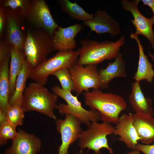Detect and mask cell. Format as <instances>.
<instances>
[{"instance_id": "7402d4cb", "label": "cell", "mask_w": 154, "mask_h": 154, "mask_svg": "<svg viewBox=\"0 0 154 154\" xmlns=\"http://www.w3.org/2000/svg\"><path fill=\"white\" fill-rule=\"evenodd\" d=\"M31 70L25 59L17 78L14 93L9 99L10 106L21 107L26 83L27 79L29 78Z\"/></svg>"}, {"instance_id": "ac0fdd59", "label": "cell", "mask_w": 154, "mask_h": 154, "mask_svg": "<svg viewBox=\"0 0 154 154\" xmlns=\"http://www.w3.org/2000/svg\"><path fill=\"white\" fill-rule=\"evenodd\" d=\"M130 38L135 40L139 48V59L137 70L133 76V79L135 81L140 82L143 80L148 82H151L154 77V71L153 66L149 60L147 56L145 55L144 51L143 46L142 45L138 36L134 33H131Z\"/></svg>"}, {"instance_id": "9a60e30c", "label": "cell", "mask_w": 154, "mask_h": 154, "mask_svg": "<svg viewBox=\"0 0 154 154\" xmlns=\"http://www.w3.org/2000/svg\"><path fill=\"white\" fill-rule=\"evenodd\" d=\"M133 114L131 113L122 114L119 117L113 134L115 135H118V139L120 141L133 150L136 149L137 141L140 139L133 126Z\"/></svg>"}, {"instance_id": "30bf717a", "label": "cell", "mask_w": 154, "mask_h": 154, "mask_svg": "<svg viewBox=\"0 0 154 154\" xmlns=\"http://www.w3.org/2000/svg\"><path fill=\"white\" fill-rule=\"evenodd\" d=\"M63 119L56 120V129L61 135L62 143L58 154H69L70 146L78 139L82 131V123L78 118L69 114H65Z\"/></svg>"}, {"instance_id": "d6a6232c", "label": "cell", "mask_w": 154, "mask_h": 154, "mask_svg": "<svg viewBox=\"0 0 154 154\" xmlns=\"http://www.w3.org/2000/svg\"><path fill=\"white\" fill-rule=\"evenodd\" d=\"M7 121L6 115L0 111V125Z\"/></svg>"}, {"instance_id": "9c48e42d", "label": "cell", "mask_w": 154, "mask_h": 154, "mask_svg": "<svg viewBox=\"0 0 154 154\" xmlns=\"http://www.w3.org/2000/svg\"><path fill=\"white\" fill-rule=\"evenodd\" d=\"M140 0H122L121 3L123 9L129 11L132 15L133 19L131 22L136 29L134 34L137 36L141 35L149 40L152 48H154V32L153 26L154 18H148L143 16L140 12L138 6Z\"/></svg>"}, {"instance_id": "5bb4252c", "label": "cell", "mask_w": 154, "mask_h": 154, "mask_svg": "<svg viewBox=\"0 0 154 154\" xmlns=\"http://www.w3.org/2000/svg\"><path fill=\"white\" fill-rule=\"evenodd\" d=\"M83 26L78 23L65 28L59 26L52 37L54 49L60 51L75 48L77 44L75 37L83 29Z\"/></svg>"}, {"instance_id": "3957f363", "label": "cell", "mask_w": 154, "mask_h": 154, "mask_svg": "<svg viewBox=\"0 0 154 154\" xmlns=\"http://www.w3.org/2000/svg\"><path fill=\"white\" fill-rule=\"evenodd\" d=\"M58 96L44 86L32 82L25 89L21 107L25 112L34 111L56 120L54 110L57 109Z\"/></svg>"}, {"instance_id": "83f0119b", "label": "cell", "mask_w": 154, "mask_h": 154, "mask_svg": "<svg viewBox=\"0 0 154 154\" xmlns=\"http://www.w3.org/2000/svg\"><path fill=\"white\" fill-rule=\"evenodd\" d=\"M30 4L29 1L23 0H8L5 1L4 5L13 9L20 8L22 11L25 12L28 10Z\"/></svg>"}, {"instance_id": "4fadbf2b", "label": "cell", "mask_w": 154, "mask_h": 154, "mask_svg": "<svg viewBox=\"0 0 154 154\" xmlns=\"http://www.w3.org/2000/svg\"><path fill=\"white\" fill-rule=\"evenodd\" d=\"M30 16L32 21L42 28L52 37L59 26L54 20L49 8L43 0H36L30 5Z\"/></svg>"}, {"instance_id": "4316f807", "label": "cell", "mask_w": 154, "mask_h": 154, "mask_svg": "<svg viewBox=\"0 0 154 154\" xmlns=\"http://www.w3.org/2000/svg\"><path fill=\"white\" fill-rule=\"evenodd\" d=\"M16 127L7 121H6L0 125V144L1 146L7 143L9 139L12 141L17 137L18 132Z\"/></svg>"}, {"instance_id": "7a4b0ae2", "label": "cell", "mask_w": 154, "mask_h": 154, "mask_svg": "<svg viewBox=\"0 0 154 154\" xmlns=\"http://www.w3.org/2000/svg\"><path fill=\"white\" fill-rule=\"evenodd\" d=\"M125 41L124 35L116 41L108 40L102 42L86 39L81 40L80 41L81 46L77 50L79 56L76 64L83 66L96 65L106 60L115 59Z\"/></svg>"}, {"instance_id": "ffe728a7", "label": "cell", "mask_w": 154, "mask_h": 154, "mask_svg": "<svg viewBox=\"0 0 154 154\" xmlns=\"http://www.w3.org/2000/svg\"><path fill=\"white\" fill-rule=\"evenodd\" d=\"M10 55L0 62V111L6 115L10 106L9 62Z\"/></svg>"}, {"instance_id": "7c38bea8", "label": "cell", "mask_w": 154, "mask_h": 154, "mask_svg": "<svg viewBox=\"0 0 154 154\" xmlns=\"http://www.w3.org/2000/svg\"><path fill=\"white\" fill-rule=\"evenodd\" d=\"M16 137L12 141L11 145L3 154H38L42 142L35 135L19 129Z\"/></svg>"}, {"instance_id": "1f68e13d", "label": "cell", "mask_w": 154, "mask_h": 154, "mask_svg": "<svg viewBox=\"0 0 154 154\" xmlns=\"http://www.w3.org/2000/svg\"><path fill=\"white\" fill-rule=\"evenodd\" d=\"M144 5L149 6L151 9L153 14V16L154 18V0H141Z\"/></svg>"}, {"instance_id": "836d02e7", "label": "cell", "mask_w": 154, "mask_h": 154, "mask_svg": "<svg viewBox=\"0 0 154 154\" xmlns=\"http://www.w3.org/2000/svg\"><path fill=\"white\" fill-rule=\"evenodd\" d=\"M140 151L136 149L134 150H133V151H131L127 154H140Z\"/></svg>"}, {"instance_id": "603a6c76", "label": "cell", "mask_w": 154, "mask_h": 154, "mask_svg": "<svg viewBox=\"0 0 154 154\" xmlns=\"http://www.w3.org/2000/svg\"><path fill=\"white\" fill-rule=\"evenodd\" d=\"M7 32L8 40L13 47L23 51L24 43L23 36L17 21L13 16L7 18Z\"/></svg>"}, {"instance_id": "cb8c5ba5", "label": "cell", "mask_w": 154, "mask_h": 154, "mask_svg": "<svg viewBox=\"0 0 154 154\" xmlns=\"http://www.w3.org/2000/svg\"><path fill=\"white\" fill-rule=\"evenodd\" d=\"M58 2L62 11L72 19L84 22L93 18V14L86 12L76 2L73 3L68 0H59Z\"/></svg>"}, {"instance_id": "52a82bcc", "label": "cell", "mask_w": 154, "mask_h": 154, "mask_svg": "<svg viewBox=\"0 0 154 154\" xmlns=\"http://www.w3.org/2000/svg\"><path fill=\"white\" fill-rule=\"evenodd\" d=\"M51 90L53 93L64 99L67 104H60L57 109L61 114H69L79 119L87 126L92 122L98 121L100 119L99 113L96 110H88L83 108L79 101L77 96H74L71 92L66 91L58 86H53Z\"/></svg>"}, {"instance_id": "d6986e66", "label": "cell", "mask_w": 154, "mask_h": 154, "mask_svg": "<svg viewBox=\"0 0 154 154\" xmlns=\"http://www.w3.org/2000/svg\"><path fill=\"white\" fill-rule=\"evenodd\" d=\"M133 116V125L140 141L147 144L154 142V118L136 113Z\"/></svg>"}, {"instance_id": "44dd1931", "label": "cell", "mask_w": 154, "mask_h": 154, "mask_svg": "<svg viewBox=\"0 0 154 154\" xmlns=\"http://www.w3.org/2000/svg\"><path fill=\"white\" fill-rule=\"evenodd\" d=\"M10 58L9 67V99L14 93L17 78L26 59L23 52L13 46L10 48Z\"/></svg>"}, {"instance_id": "ba28073f", "label": "cell", "mask_w": 154, "mask_h": 154, "mask_svg": "<svg viewBox=\"0 0 154 154\" xmlns=\"http://www.w3.org/2000/svg\"><path fill=\"white\" fill-rule=\"evenodd\" d=\"M74 85V91L78 94L90 88H100L99 78L96 65L85 66L76 64L69 69Z\"/></svg>"}, {"instance_id": "e0dca14e", "label": "cell", "mask_w": 154, "mask_h": 154, "mask_svg": "<svg viewBox=\"0 0 154 154\" xmlns=\"http://www.w3.org/2000/svg\"><path fill=\"white\" fill-rule=\"evenodd\" d=\"M140 82L135 81L132 84L131 92L129 97V102L135 113L154 116L152 100L144 96L140 86Z\"/></svg>"}, {"instance_id": "484cf974", "label": "cell", "mask_w": 154, "mask_h": 154, "mask_svg": "<svg viewBox=\"0 0 154 154\" xmlns=\"http://www.w3.org/2000/svg\"><path fill=\"white\" fill-rule=\"evenodd\" d=\"M52 75L58 80L62 89L71 92L74 91V83L68 68L59 70L54 72Z\"/></svg>"}, {"instance_id": "e575fe53", "label": "cell", "mask_w": 154, "mask_h": 154, "mask_svg": "<svg viewBox=\"0 0 154 154\" xmlns=\"http://www.w3.org/2000/svg\"><path fill=\"white\" fill-rule=\"evenodd\" d=\"M149 55L150 57L151 58L153 62H154V55L151 53L150 52H149Z\"/></svg>"}, {"instance_id": "277c9868", "label": "cell", "mask_w": 154, "mask_h": 154, "mask_svg": "<svg viewBox=\"0 0 154 154\" xmlns=\"http://www.w3.org/2000/svg\"><path fill=\"white\" fill-rule=\"evenodd\" d=\"M79 56L77 50L59 51L53 56L46 59L36 68L31 70L29 78L44 86L49 75L59 70L69 69L76 63Z\"/></svg>"}, {"instance_id": "4dcf8cb0", "label": "cell", "mask_w": 154, "mask_h": 154, "mask_svg": "<svg viewBox=\"0 0 154 154\" xmlns=\"http://www.w3.org/2000/svg\"><path fill=\"white\" fill-rule=\"evenodd\" d=\"M5 22V13L2 9L0 11V33L1 35L2 33Z\"/></svg>"}, {"instance_id": "8992f818", "label": "cell", "mask_w": 154, "mask_h": 154, "mask_svg": "<svg viewBox=\"0 0 154 154\" xmlns=\"http://www.w3.org/2000/svg\"><path fill=\"white\" fill-rule=\"evenodd\" d=\"M87 126V129L82 131L80 134L79 146L82 149L92 150L95 154H100L103 148L107 149L110 153H113L106 137L113 133L115 127L110 123L103 122L100 123L97 121L92 122Z\"/></svg>"}, {"instance_id": "f1b7e54d", "label": "cell", "mask_w": 154, "mask_h": 154, "mask_svg": "<svg viewBox=\"0 0 154 154\" xmlns=\"http://www.w3.org/2000/svg\"><path fill=\"white\" fill-rule=\"evenodd\" d=\"M136 149L144 154H154V144L152 145L137 143Z\"/></svg>"}, {"instance_id": "2e32d148", "label": "cell", "mask_w": 154, "mask_h": 154, "mask_svg": "<svg viewBox=\"0 0 154 154\" xmlns=\"http://www.w3.org/2000/svg\"><path fill=\"white\" fill-rule=\"evenodd\" d=\"M100 88H105L114 78H125L127 76L125 62L119 52L114 62H108L106 68L98 71Z\"/></svg>"}, {"instance_id": "5b68a950", "label": "cell", "mask_w": 154, "mask_h": 154, "mask_svg": "<svg viewBox=\"0 0 154 154\" xmlns=\"http://www.w3.org/2000/svg\"><path fill=\"white\" fill-rule=\"evenodd\" d=\"M54 49L52 37L48 33L44 34L28 31L23 50L26 60L32 70L46 59Z\"/></svg>"}, {"instance_id": "d4e9b609", "label": "cell", "mask_w": 154, "mask_h": 154, "mask_svg": "<svg viewBox=\"0 0 154 154\" xmlns=\"http://www.w3.org/2000/svg\"><path fill=\"white\" fill-rule=\"evenodd\" d=\"M24 113L21 106H10L6 113L7 121L15 127L21 126L25 117Z\"/></svg>"}, {"instance_id": "6da1fadb", "label": "cell", "mask_w": 154, "mask_h": 154, "mask_svg": "<svg viewBox=\"0 0 154 154\" xmlns=\"http://www.w3.org/2000/svg\"><path fill=\"white\" fill-rule=\"evenodd\" d=\"M83 94L85 104L99 113L100 120L103 122L117 124L119 114L127 108L125 101L118 95L103 92L99 89L85 92Z\"/></svg>"}, {"instance_id": "8fae6325", "label": "cell", "mask_w": 154, "mask_h": 154, "mask_svg": "<svg viewBox=\"0 0 154 154\" xmlns=\"http://www.w3.org/2000/svg\"><path fill=\"white\" fill-rule=\"evenodd\" d=\"M91 20L83 22L84 26L88 27L91 31L98 34L108 33L112 37H116L121 33L118 22L106 11L99 10L93 14Z\"/></svg>"}, {"instance_id": "f546056e", "label": "cell", "mask_w": 154, "mask_h": 154, "mask_svg": "<svg viewBox=\"0 0 154 154\" xmlns=\"http://www.w3.org/2000/svg\"><path fill=\"white\" fill-rule=\"evenodd\" d=\"M10 55V49L8 48L5 45H0V62L3 60L5 58Z\"/></svg>"}]
</instances>
